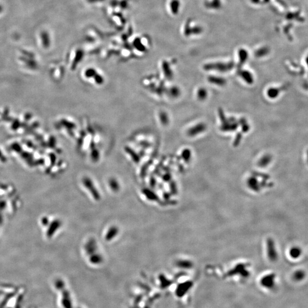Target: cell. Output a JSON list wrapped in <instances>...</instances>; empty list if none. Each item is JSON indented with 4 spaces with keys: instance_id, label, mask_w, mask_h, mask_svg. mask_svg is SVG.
<instances>
[{
    "instance_id": "3957f363",
    "label": "cell",
    "mask_w": 308,
    "mask_h": 308,
    "mask_svg": "<svg viewBox=\"0 0 308 308\" xmlns=\"http://www.w3.org/2000/svg\"><path fill=\"white\" fill-rule=\"evenodd\" d=\"M303 254V250L298 245L292 246L288 250L289 257L293 260L300 259Z\"/></svg>"
},
{
    "instance_id": "5b68a950",
    "label": "cell",
    "mask_w": 308,
    "mask_h": 308,
    "mask_svg": "<svg viewBox=\"0 0 308 308\" xmlns=\"http://www.w3.org/2000/svg\"><path fill=\"white\" fill-rule=\"evenodd\" d=\"M61 305L64 308H73L71 296L68 291L65 290L62 294Z\"/></svg>"
},
{
    "instance_id": "9c48e42d",
    "label": "cell",
    "mask_w": 308,
    "mask_h": 308,
    "mask_svg": "<svg viewBox=\"0 0 308 308\" xmlns=\"http://www.w3.org/2000/svg\"><path fill=\"white\" fill-rule=\"evenodd\" d=\"M109 186L113 191H118L119 189V184L117 180L115 179H111L109 180Z\"/></svg>"
},
{
    "instance_id": "52a82bcc",
    "label": "cell",
    "mask_w": 308,
    "mask_h": 308,
    "mask_svg": "<svg viewBox=\"0 0 308 308\" xmlns=\"http://www.w3.org/2000/svg\"><path fill=\"white\" fill-rule=\"evenodd\" d=\"M119 229L116 226L111 227L105 235V239L106 241H111L114 239L118 234Z\"/></svg>"
},
{
    "instance_id": "8992f818",
    "label": "cell",
    "mask_w": 308,
    "mask_h": 308,
    "mask_svg": "<svg viewBox=\"0 0 308 308\" xmlns=\"http://www.w3.org/2000/svg\"><path fill=\"white\" fill-rule=\"evenodd\" d=\"M97 250V245L95 241L91 239L89 240L85 245V250L88 255H91L94 253Z\"/></svg>"
},
{
    "instance_id": "ba28073f",
    "label": "cell",
    "mask_w": 308,
    "mask_h": 308,
    "mask_svg": "<svg viewBox=\"0 0 308 308\" xmlns=\"http://www.w3.org/2000/svg\"><path fill=\"white\" fill-rule=\"evenodd\" d=\"M103 261V257L101 254L97 253H94L90 255L89 261L93 265H98L101 264Z\"/></svg>"
},
{
    "instance_id": "6da1fadb",
    "label": "cell",
    "mask_w": 308,
    "mask_h": 308,
    "mask_svg": "<svg viewBox=\"0 0 308 308\" xmlns=\"http://www.w3.org/2000/svg\"><path fill=\"white\" fill-rule=\"evenodd\" d=\"M82 181L83 186L88 190L89 192L93 196V198L95 200H99L101 199L100 194L97 188H95V186L94 185L92 180H91L88 177H85L83 178Z\"/></svg>"
},
{
    "instance_id": "277c9868",
    "label": "cell",
    "mask_w": 308,
    "mask_h": 308,
    "mask_svg": "<svg viewBox=\"0 0 308 308\" xmlns=\"http://www.w3.org/2000/svg\"><path fill=\"white\" fill-rule=\"evenodd\" d=\"M264 285L265 288L269 290L273 289L276 285V277L273 274L267 276L264 280Z\"/></svg>"
},
{
    "instance_id": "7a4b0ae2",
    "label": "cell",
    "mask_w": 308,
    "mask_h": 308,
    "mask_svg": "<svg viewBox=\"0 0 308 308\" xmlns=\"http://www.w3.org/2000/svg\"><path fill=\"white\" fill-rule=\"evenodd\" d=\"M307 277V273L305 270L302 268L296 269L291 274V279L296 284L303 283Z\"/></svg>"
},
{
    "instance_id": "8fae6325",
    "label": "cell",
    "mask_w": 308,
    "mask_h": 308,
    "mask_svg": "<svg viewBox=\"0 0 308 308\" xmlns=\"http://www.w3.org/2000/svg\"><path fill=\"white\" fill-rule=\"evenodd\" d=\"M306 62H307V64H308V58H307V60H306Z\"/></svg>"
},
{
    "instance_id": "30bf717a",
    "label": "cell",
    "mask_w": 308,
    "mask_h": 308,
    "mask_svg": "<svg viewBox=\"0 0 308 308\" xmlns=\"http://www.w3.org/2000/svg\"><path fill=\"white\" fill-rule=\"evenodd\" d=\"M307 161H308V153H307Z\"/></svg>"
}]
</instances>
